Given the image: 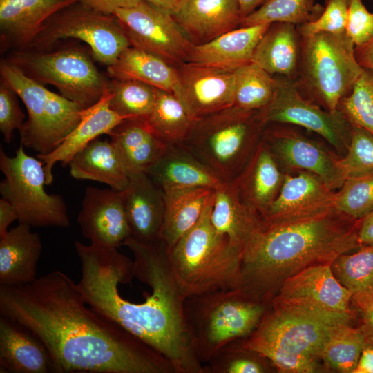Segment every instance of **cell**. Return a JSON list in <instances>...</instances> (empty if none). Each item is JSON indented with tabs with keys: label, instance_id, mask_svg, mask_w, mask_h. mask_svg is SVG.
Returning a JSON list of instances; mask_svg holds the SVG:
<instances>
[{
	"label": "cell",
	"instance_id": "6da1fadb",
	"mask_svg": "<svg viewBox=\"0 0 373 373\" xmlns=\"http://www.w3.org/2000/svg\"><path fill=\"white\" fill-rule=\"evenodd\" d=\"M81 262L77 288L86 304L165 356L176 373H204L184 314L185 296L160 238L151 244L129 236L134 260L108 249L75 241Z\"/></svg>",
	"mask_w": 373,
	"mask_h": 373
},
{
	"label": "cell",
	"instance_id": "7a4b0ae2",
	"mask_svg": "<svg viewBox=\"0 0 373 373\" xmlns=\"http://www.w3.org/2000/svg\"><path fill=\"white\" fill-rule=\"evenodd\" d=\"M61 271L0 285V315L39 338L56 373H176L150 345L90 306Z\"/></svg>",
	"mask_w": 373,
	"mask_h": 373
},
{
	"label": "cell",
	"instance_id": "3957f363",
	"mask_svg": "<svg viewBox=\"0 0 373 373\" xmlns=\"http://www.w3.org/2000/svg\"><path fill=\"white\" fill-rule=\"evenodd\" d=\"M359 220L334 211L287 222L265 224L245 246L238 289L271 304L284 281L308 267L329 264L361 247Z\"/></svg>",
	"mask_w": 373,
	"mask_h": 373
},
{
	"label": "cell",
	"instance_id": "277c9868",
	"mask_svg": "<svg viewBox=\"0 0 373 373\" xmlns=\"http://www.w3.org/2000/svg\"><path fill=\"white\" fill-rule=\"evenodd\" d=\"M354 316L271 303L256 329L240 342L279 372H317L321 370L318 353L328 334L338 323H350Z\"/></svg>",
	"mask_w": 373,
	"mask_h": 373
},
{
	"label": "cell",
	"instance_id": "5b68a950",
	"mask_svg": "<svg viewBox=\"0 0 373 373\" xmlns=\"http://www.w3.org/2000/svg\"><path fill=\"white\" fill-rule=\"evenodd\" d=\"M213 193L198 222L169 250L172 271L186 298L239 286L242 251L211 223Z\"/></svg>",
	"mask_w": 373,
	"mask_h": 373
},
{
	"label": "cell",
	"instance_id": "8992f818",
	"mask_svg": "<svg viewBox=\"0 0 373 373\" xmlns=\"http://www.w3.org/2000/svg\"><path fill=\"white\" fill-rule=\"evenodd\" d=\"M259 111L231 106L194 122L182 144L224 182L241 173L260 141Z\"/></svg>",
	"mask_w": 373,
	"mask_h": 373
},
{
	"label": "cell",
	"instance_id": "52a82bcc",
	"mask_svg": "<svg viewBox=\"0 0 373 373\" xmlns=\"http://www.w3.org/2000/svg\"><path fill=\"white\" fill-rule=\"evenodd\" d=\"M270 305L238 289L186 297L184 314L203 365L224 345L249 336Z\"/></svg>",
	"mask_w": 373,
	"mask_h": 373
},
{
	"label": "cell",
	"instance_id": "ba28073f",
	"mask_svg": "<svg viewBox=\"0 0 373 373\" xmlns=\"http://www.w3.org/2000/svg\"><path fill=\"white\" fill-rule=\"evenodd\" d=\"M354 44L346 32H318L300 36V59L295 79L302 94L330 112L337 111L363 68L354 55Z\"/></svg>",
	"mask_w": 373,
	"mask_h": 373
},
{
	"label": "cell",
	"instance_id": "9c48e42d",
	"mask_svg": "<svg viewBox=\"0 0 373 373\" xmlns=\"http://www.w3.org/2000/svg\"><path fill=\"white\" fill-rule=\"evenodd\" d=\"M0 73L27 108L28 120L19 130L21 144L39 154L54 151L79 124L84 108L48 90L8 59L1 61Z\"/></svg>",
	"mask_w": 373,
	"mask_h": 373
},
{
	"label": "cell",
	"instance_id": "30bf717a",
	"mask_svg": "<svg viewBox=\"0 0 373 373\" xmlns=\"http://www.w3.org/2000/svg\"><path fill=\"white\" fill-rule=\"evenodd\" d=\"M23 147L21 144L14 157L0 149V169L5 175L0 183L2 198L13 205L19 223L35 227H68L64 198L46 192L44 164L28 155Z\"/></svg>",
	"mask_w": 373,
	"mask_h": 373
},
{
	"label": "cell",
	"instance_id": "8fae6325",
	"mask_svg": "<svg viewBox=\"0 0 373 373\" xmlns=\"http://www.w3.org/2000/svg\"><path fill=\"white\" fill-rule=\"evenodd\" d=\"M40 84L55 86L60 95L87 108L108 90L107 81L84 50L67 48L55 51L14 52L8 59Z\"/></svg>",
	"mask_w": 373,
	"mask_h": 373
},
{
	"label": "cell",
	"instance_id": "7c38bea8",
	"mask_svg": "<svg viewBox=\"0 0 373 373\" xmlns=\"http://www.w3.org/2000/svg\"><path fill=\"white\" fill-rule=\"evenodd\" d=\"M66 39L86 43L94 58L107 67L131 46L113 14L99 12L76 2L52 16L23 50H48L59 40Z\"/></svg>",
	"mask_w": 373,
	"mask_h": 373
},
{
	"label": "cell",
	"instance_id": "4fadbf2b",
	"mask_svg": "<svg viewBox=\"0 0 373 373\" xmlns=\"http://www.w3.org/2000/svg\"><path fill=\"white\" fill-rule=\"evenodd\" d=\"M277 88L270 104L259 111L264 126L271 124H291L316 133L337 151L347 150L352 126L338 110L321 108L305 97L295 79L278 77Z\"/></svg>",
	"mask_w": 373,
	"mask_h": 373
},
{
	"label": "cell",
	"instance_id": "5bb4252c",
	"mask_svg": "<svg viewBox=\"0 0 373 373\" xmlns=\"http://www.w3.org/2000/svg\"><path fill=\"white\" fill-rule=\"evenodd\" d=\"M113 14L132 46L153 54L175 68L186 62L193 44L170 12L141 0L133 6L116 9Z\"/></svg>",
	"mask_w": 373,
	"mask_h": 373
},
{
	"label": "cell",
	"instance_id": "9a60e30c",
	"mask_svg": "<svg viewBox=\"0 0 373 373\" xmlns=\"http://www.w3.org/2000/svg\"><path fill=\"white\" fill-rule=\"evenodd\" d=\"M176 68L178 84L174 95L193 122L233 106L234 71L188 62Z\"/></svg>",
	"mask_w": 373,
	"mask_h": 373
},
{
	"label": "cell",
	"instance_id": "2e32d148",
	"mask_svg": "<svg viewBox=\"0 0 373 373\" xmlns=\"http://www.w3.org/2000/svg\"><path fill=\"white\" fill-rule=\"evenodd\" d=\"M352 294L335 277L329 264L303 269L286 279L271 303L354 314Z\"/></svg>",
	"mask_w": 373,
	"mask_h": 373
},
{
	"label": "cell",
	"instance_id": "e0dca14e",
	"mask_svg": "<svg viewBox=\"0 0 373 373\" xmlns=\"http://www.w3.org/2000/svg\"><path fill=\"white\" fill-rule=\"evenodd\" d=\"M335 192L317 175L301 171L285 175L280 189L262 217L264 224L287 222L333 212Z\"/></svg>",
	"mask_w": 373,
	"mask_h": 373
},
{
	"label": "cell",
	"instance_id": "ac0fdd59",
	"mask_svg": "<svg viewBox=\"0 0 373 373\" xmlns=\"http://www.w3.org/2000/svg\"><path fill=\"white\" fill-rule=\"evenodd\" d=\"M262 138L276 161L285 166L317 175L332 191L338 189L345 181L338 158L303 135L284 128L265 127Z\"/></svg>",
	"mask_w": 373,
	"mask_h": 373
},
{
	"label": "cell",
	"instance_id": "d6986e66",
	"mask_svg": "<svg viewBox=\"0 0 373 373\" xmlns=\"http://www.w3.org/2000/svg\"><path fill=\"white\" fill-rule=\"evenodd\" d=\"M77 222L91 245L117 249L131 236L123 191L88 186Z\"/></svg>",
	"mask_w": 373,
	"mask_h": 373
},
{
	"label": "cell",
	"instance_id": "ffe728a7",
	"mask_svg": "<svg viewBox=\"0 0 373 373\" xmlns=\"http://www.w3.org/2000/svg\"><path fill=\"white\" fill-rule=\"evenodd\" d=\"M128 175L129 184L123 197L131 237L141 243H153L160 239L164 192L144 171Z\"/></svg>",
	"mask_w": 373,
	"mask_h": 373
},
{
	"label": "cell",
	"instance_id": "44dd1931",
	"mask_svg": "<svg viewBox=\"0 0 373 373\" xmlns=\"http://www.w3.org/2000/svg\"><path fill=\"white\" fill-rule=\"evenodd\" d=\"M171 15L194 45L236 29L242 19L237 0H184Z\"/></svg>",
	"mask_w": 373,
	"mask_h": 373
},
{
	"label": "cell",
	"instance_id": "7402d4cb",
	"mask_svg": "<svg viewBox=\"0 0 373 373\" xmlns=\"http://www.w3.org/2000/svg\"><path fill=\"white\" fill-rule=\"evenodd\" d=\"M110 93L107 90L94 105L84 108L82 118L76 127L52 152L37 154V157L44 164L46 184L53 181L52 169L57 162L68 164L71 158L96 138L109 133L127 119L112 110L109 105Z\"/></svg>",
	"mask_w": 373,
	"mask_h": 373
},
{
	"label": "cell",
	"instance_id": "603a6c76",
	"mask_svg": "<svg viewBox=\"0 0 373 373\" xmlns=\"http://www.w3.org/2000/svg\"><path fill=\"white\" fill-rule=\"evenodd\" d=\"M271 24L240 27L193 46L186 62L229 71L252 62L255 48Z\"/></svg>",
	"mask_w": 373,
	"mask_h": 373
},
{
	"label": "cell",
	"instance_id": "cb8c5ba5",
	"mask_svg": "<svg viewBox=\"0 0 373 373\" xmlns=\"http://www.w3.org/2000/svg\"><path fill=\"white\" fill-rule=\"evenodd\" d=\"M164 191L172 189H216L224 181L182 144H168L145 171Z\"/></svg>",
	"mask_w": 373,
	"mask_h": 373
},
{
	"label": "cell",
	"instance_id": "d4e9b609",
	"mask_svg": "<svg viewBox=\"0 0 373 373\" xmlns=\"http://www.w3.org/2000/svg\"><path fill=\"white\" fill-rule=\"evenodd\" d=\"M284 175L279 164L261 138L247 164L231 182L241 200L262 218L276 198Z\"/></svg>",
	"mask_w": 373,
	"mask_h": 373
},
{
	"label": "cell",
	"instance_id": "484cf974",
	"mask_svg": "<svg viewBox=\"0 0 373 373\" xmlns=\"http://www.w3.org/2000/svg\"><path fill=\"white\" fill-rule=\"evenodd\" d=\"M0 372H53L51 357L41 341L19 323L1 316Z\"/></svg>",
	"mask_w": 373,
	"mask_h": 373
},
{
	"label": "cell",
	"instance_id": "4316f807",
	"mask_svg": "<svg viewBox=\"0 0 373 373\" xmlns=\"http://www.w3.org/2000/svg\"><path fill=\"white\" fill-rule=\"evenodd\" d=\"M77 0H0V30L3 41L26 48L44 24Z\"/></svg>",
	"mask_w": 373,
	"mask_h": 373
},
{
	"label": "cell",
	"instance_id": "83f0119b",
	"mask_svg": "<svg viewBox=\"0 0 373 373\" xmlns=\"http://www.w3.org/2000/svg\"><path fill=\"white\" fill-rule=\"evenodd\" d=\"M30 228L19 223L0 237V285H19L37 279L42 242Z\"/></svg>",
	"mask_w": 373,
	"mask_h": 373
},
{
	"label": "cell",
	"instance_id": "f1b7e54d",
	"mask_svg": "<svg viewBox=\"0 0 373 373\" xmlns=\"http://www.w3.org/2000/svg\"><path fill=\"white\" fill-rule=\"evenodd\" d=\"M211 221L219 233L242 251L264 227L261 217L241 200L232 182H224L214 189Z\"/></svg>",
	"mask_w": 373,
	"mask_h": 373
},
{
	"label": "cell",
	"instance_id": "f546056e",
	"mask_svg": "<svg viewBox=\"0 0 373 373\" xmlns=\"http://www.w3.org/2000/svg\"><path fill=\"white\" fill-rule=\"evenodd\" d=\"M300 59V35L296 26L271 23L258 43L253 55L256 63L270 75L296 79Z\"/></svg>",
	"mask_w": 373,
	"mask_h": 373
},
{
	"label": "cell",
	"instance_id": "4dcf8cb0",
	"mask_svg": "<svg viewBox=\"0 0 373 373\" xmlns=\"http://www.w3.org/2000/svg\"><path fill=\"white\" fill-rule=\"evenodd\" d=\"M68 164L75 179L104 183L117 191L125 190L129 184L128 172L111 141L93 140Z\"/></svg>",
	"mask_w": 373,
	"mask_h": 373
},
{
	"label": "cell",
	"instance_id": "1f68e13d",
	"mask_svg": "<svg viewBox=\"0 0 373 373\" xmlns=\"http://www.w3.org/2000/svg\"><path fill=\"white\" fill-rule=\"evenodd\" d=\"M213 191L207 187L163 191L164 213L160 238L169 250L198 222Z\"/></svg>",
	"mask_w": 373,
	"mask_h": 373
},
{
	"label": "cell",
	"instance_id": "d6a6232c",
	"mask_svg": "<svg viewBox=\"0 0 373 373\" xmlns=\"http://www.w3.org/2000/svg\"><path fill=\"white\" fill-rule=\"evenodd\" d=\"M112 79L139 81L174 94L177 68L159 57L131 46L107 67Z\"/></svg>",
	"mask_w": 373,
	"mask_h": 373
},
{
	"label": "cell",
	"instance_id": "836d02e7",
	"mask_svg": "<svg viewBox=\"0 0 373 373\" xmlns=\"http://www.w3.org/2000/svg\"><path fill=\"white\" fill-rule=\"evenodd\" d=\"M128 172H145L163 153L167 144L158 139L142 121L126 119L110 133Z\"/></svg>",
	"mask_w": 373,
	"mask_h": 373
},
{
	"label": "cell",
	"instance_id": "e575fe53",
	"mask_svg": "<svg viewBox=\"0 0 373 373\" xmlns=\"http://www.w3.org/2000/svg\"><path fill=\"white\" fill-rule=\"evenodd\" d=\"M142 122L158 139L167 144H182L194 123L173 93L158 88L153 108Z\"/></svg>",
	"mask_w": 373,
	"mask_h": 373
},
{
	"label": "cell",
	"instance_id": "d590c367",
	"mask_svg": "<svg viewBox=\"0 0 373 373\" xmlns=\"http://www.w3.org/2000/svg\"><path fill=\"white\" fill-rule=\"evenodd\" d=\"M350 323L336 325L324 341L318 357L325 367L342 373H352L365 342L361 327Z\"/></svg>",
	"mask_w": 373,
	"mask_h": 373
},
{
	"label": "cell",
	"instance_id": "8d00e7d4",
	"mask_svg": "<svg viewBox=\"0 0 373 373\" xmlns=\"http://www.w3.org/2000/svg\"><path fill=\"white\" fill-rule=\"evenodd\" d=\"M233 106L245 111H260L273 99L277 88L276 78L254 62L234 71Z\"/></svg>",
	"mask_w": 373,
	"mask_h": 373
},
{
	"label": "cell",
	"instance_id": "74e56055",
	"mask_svg": "<svg viewBox=\"0 0 373 373\" xmlns=\"http://www.w3.org/2000/svg\"><path fill=\"white\" fill-rule=\"evenodd\" d=\"M324 7L315 0H267L259 8L242 18L240 27L275 22L302 25L316 20Z\"/></svg>",
	"mask_w": 373,
	"mask_h": 373
},
{
	"label": "cell",
	"instance_id": "f35d334b",
	"mask_svg": "<svg viewBox=\"0 0 373 373\" xmlns=\"http://www.w3.org/2000/svg\"><path fill=\"white\" fill-rule=\"evenodd\" d=\"M108 90L112 110L127 119L144 121L153 108L157 88L139 81L112 79Z\"/></svg>",
	"mask_w": 373,
	"mask_h": 373
},
{
	"label": "cell",
	"instance_id": "ab89813d",
	"mask_svg": "<svg viewBox=\"0 0 373 373\" xmlns=\"http://www.w3.org/2000/svg\"><path fill=\"white\" fill-rule=\"evenodd\" d=\"M339 283L352 294L373 296V245L338 256L330 265Z\"/></svg>",
	"mask_w": 373,
	"mask_h": 373
},
{
	"label": "cell",
	"instance_id": "60d3db41",
	"mask_svg": "<svg viewBox=\"0 0 373 373\" xmlns=\"http://www.w3.org/2000/svg\"><path fill=\"white\" fill-rule=\"evenodd\" d=\"M334 209L354 220L373 211V171L346 178L335 192Z\"/></svg>",
	"mask_w": 373,
	"mask_h": 373
},
{
	"label": "cell",
	"instance_id": "b9f144b4",
	"mask_svg": "<svg viewBox=\"0 0 373 373\" xmlns=\"http://www.w3.org/2000/svg\"><path fill=\"white\" fill-rule=\"evenodd\" d=\"M338 109L352 126L373 135V70L363 68L349 95L340 101Z\"/></svg>",
	"mask_w": 373,
	"mask_h": 373
},
{
	"label": "cell",
	"instance_id": "7bdbcfd3",
	"mask_svg": "<svg viewBox=\"0 0 373 373\" xmlns=\"http://www.w3.org/2000/svg\"><path fill=\"white\" fill-rule=\"evenodd\" d=\"M265 359L243 347L239 339L222 347L204 364V373H264L268 370Z\"/></svg>",
	"mask_w": 373,
	"mask_h": 373
},
{
	"label": "cell",
	"instance_id": "ee69618b",
	"mask_svg": "<svg viewBox=\"0 0 373 373\" xmlns=\"http://www.w3.org/2000/svg\"><path fill=\"white\" fill-rule=\"evenodd\" d=\"M345 178L373 171V135L352 126L345 155L338 160Z\"/></svg>",
	"mask_w": 373,
	"mask_h": 373
},
{
	"label": "cell",
	"instance_id": "f6af8a7d",
	"mask_svg": "<svg viewBox=\"0 0 373 373\" xmlns=\"http://www.w3.org/2000/svg\"><path fill=\"white\" fill-rule=\"evenodd\" d=\"M349 3L350 0H325L324 10L316 20L298 26L300 35L345 32Z\"/></svg>",
	"mask_w": 373,
	"mask_h": 373
},
{
	"label": "cell",
	"instance_id": "bcb514c9",
	"mask_svg": "<svg viewBox=\"0 0 373 373\" xmlns=\"http://www.w3.org/2000/svg\"><path fill=\"white\" fill-rule=\"evenodd\" d=\"M15 90L2 79L0 86V131L7 143L12 133L24 124L25 115L21 110Z\"/></svg>",
	"mask_w": 373,
	"mask_h": 373
},
{
	"label": "cell",
	"instance_id": "7dc6e473",
	"mask_svg": "<svg viewBox=\"0 0 373 373\" xmlns=\"http://www.w3.org/2000/svg\"><path fill=\"white\" fill-rule=\"evenodd\" d=\"M345 32L355 46L367 43L373 37V13L362 0H350Z\"/></svg>",
	"mask_w": 373,
	"mask_h": 373
},
{
	"label": "cell",
	"instance_id": "c3c4849f",
	"mask_svg": "<svg viewBox=\"0 0 373 373\" xmlns=\"http://www.w3.org/2000/svg\"><path fill=\"white\" fill-rule=\"evenodd\" d=\"M352 302L361 316L362 324L360 327L365 336L373 342V296L354 294Z\"/></svg>",
	"mask_w": 373,
	"mask_h": 373
},
{
	"label": "cell",
	"instance_id": "681fc988",
	"mask_svg": "<svg viewBox=\"0 0 373 373\" xmlns=\"http://www.w3.org/2000/svg\"><path fill=\"white\" fill-rule=\"evenodd\" d=\"M82 5L107 14H113L118 8L137 4L141 0H77Z\"/></svg>",
	"mask_w": 373,
	"mask_h": 373
},
{
	"label": "cell",
	"instance_id": "f907efd6",
	"mask_svg": "<svg viewBox=\"0 0 373 373\" xmlns=\"http://www.w3.org/2000/svg\"><path fill=\"white\" fill-rule=\"evenodd\" d=\"M352 373H373V342L366 336L358 362Z\"/></svg>",
	"mask_w": 373,
	"mask_h": 373
},
{
	"label": "cell",
	"instance_id": "816d5d0a",
	"mask_svg": "<svg viewBox=\"0 0 373 373\" xmlns=\"http://www.w3.org/2000/svg\"><path fill=\"white\" fill-rule=\"evenodd\" d=\"M18 220L17 213L13 205L7 200L0 199V237L8 232L10 224Z\"/></svg>",
	"mask_w": 373,
	"mask_h": 373
},
{
	"label": "cell",
	"instance_id": "f5cc1de1",
	"mask_svg": "<svg viewBox=\"0 0 373 373\" xmlns=\"http://www.w3.org/2000/svg\"><path fill=\"white\" fill-rule=\"evenodd\" d=\"M358 238L361 246L373 245V211L359 220Z\"/></svg>",
	"mask_w": 373,
	"mask_h": 373
},
{
	"label": "cell",
	"instance_id": "db71d44e",
	"mask_svg": "<svg viewBox=\"0 0 373 373\" xmlns=\"http://www.w3.org/2000/svg\"><path fill=\"white\" fill-rule=\"evenodd\" d=\"M354 55L361 66L373 70V37L363 45L355 46Z\"/></svg>",
	"mask_w": 373,
	"mask_h": 373
},
{
	"label": "cell",
	"instance_id": "11a10c76",
	"mask_svg": "<svg viewBox=\"0 0 373 373\" xmlns=\"http://www.w3.org/2000/svg\"><path fill=\"white\" fill-rule=\"evenodd\" d=\"M164 10L171 14L176 12L184 0H143Z\"/></svg>",
	"mask_w": 373,
	"mask_h": 373
},
{
	"label": "cell",
	"instance_id": "9f6ffc18",
	"mask_svg": "<svg viewBox=\"0 0 373 373\" xmlns=\"http://www.w3.org/2000/svg\"><path fill=\"white\" fill-rule=\"evenodd\" d=\"M240 6L242 18L249 15L259 6H262L267 0H237Z\"/></svg>",
	"mask_w": 373,
	"mask_h": 373
}]
</instances>
